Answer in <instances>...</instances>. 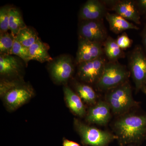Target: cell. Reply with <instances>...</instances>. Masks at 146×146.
I'll return each mask as SVG.
<instances>
[{
  "label": "cell",
  "instance_id": "13",
  "mask_svg": "<svg viewBox=\"0 0 146 146\" xmlns=\"http://www.w3.org/2000/svg\"><path fill=\"white\" fill-rule=\"evenodd\" d=\"M23 68L20 58L12 55H0V74L5 78L18 76Z\"/></svg>",
  "mask_w": 146,
  "mask_h": 146
},
{
  "label": "cell",
  "instance_id": "28",
  "mask_svg": "<svg viewBox=\"0 0 146 146\" xmlns=\"http://www.w3.org/2000/svg\"><path fill=\"white\" fill-rule=\"evenodd\" d=\"M143 42L146 50V26L144 29L143 33Z\"/></svg>",
  "mask_w": 146,
  "mask_h": 146
},
{
  "label": "cell",
  "instance_id": "6",
  "mask_svg": "<svg viewBox=\"0 0 146 146\" xmlns=\"http://www.w3.org/2000/svg\"><path fill=\"white\" fill-rule=\"evenodd\" d=\"M129 68L137 91L146 85V55L140 46L129 55Z\"/></svg>",
  "mask_w": 146,
  "mask_h": 146
},
{
  "label": "cell",
  "instance_id": "12",
  "mask_svg": "<svg viewBox=\"0 0 146 146\" xmlns=\"http://www.w3.org/2000/svg\"><path fill=\"white\" fill-rule=\"evenodd\" d=\"M110 108L106 101H99L89 109L86 120L91 124L105 125L111 117Z\"/></svg>",
  "mask_w": 146,
  "mask_h": 146
},
{
  "label": "cell",
  "instance_id": "16",
  "mask_svg": "<svg viewBox=\"0 0 146 146\" xmlns=\"http://www.w3.org/2000/svg\"><path fill=\"white\" fill-rule=\"evenodd\" d=\"M105 16L110 29L116 34L122 32L126 30L139 29V27L136 25L129 22L116 13H107Z\"/></svg>",
  "mask_w": 146,
  "mask_h": 146
},
{
  "label": "cell",
  "instance_id": "15",
  "mask_svg": "<svg viewBox=\"0 0 146 146\" xmlns=\"http://www.w3.org/2000/svg\"><path fill=\"white\" fill-rule=\"evenodd\" d=\"M63 91L66 103L71 111L79 117L84 116L86 110L81 98L68 86L64 87Z\"/></svg>",
  "mask_w": 146,
  "mask_h": 146
},
{
  "label": "cell",
  "instance_id": "4",
  "mask_svg": "<svg viewBox=\"0 0 146 146\" xmlns=\"http://www.w3.org/2000/svg\"><path fill=\"white\" fill-rule=\"evenodd\" d=\"M74 126L81 138L84 145L90 146H108L117 136L107 131L99 129L84 123L77 119H74Z\"/></svg>",
  "mask_w": 146,
  "mask_h": 146
},
{
  "label": "cell",
  "instance_id": "23",
  "mask_svg": "<svg viewBox=\"0 0 146 146\" xmlns=\"http://www.w3.org/2000/svg\"><path fill=\"white\" fill-rule=\"evenodd\" d=\"M11 54L16 55L23 60L24 63L27 65L31 60L29 48L24 46L15 39L13 43Z\"/></svg>",
  "mask_w": 146,
  "mask_h": 146
},
{
  "label": "cell",
  "instance_id": "21",
  "mask_svg": "<svg viewBox=\"0 0 146 146\" xmlns=\"http://www.w3.org/2000/svg\"><path fill=\"white\" fill-rule=\"evenodd\" d=\"M75 89L78 95L88 104L94 105L96 104L97 96L94 89L86 84H76Z\"/></svg>",
  "mask_w": 146,
  "mask_h": 146
},
{
  "label": "cell",
  "instance_id": "29",
  "mask_svg": "<svg viewBox=\"0 0 146 146\" xmlns=\"http://www.w3.org/2000/svg\"><path fill=\"white\" fill-rule=\"evenodd\" d=\"M141 90L146 95V85L144 86L141 89Z\"/></svg>",
  "mask_w": 146,
  "mask_h": 146
},
{
  "label": "cell",
  "instance_id": "26",
  "mask_svg": "<svg viewBox=\"0 0 146 146\" xmlns=\"http://www.w3.org/2000/svg\"><path fill=\"white\" fill-rule=\"evenodd\" d=\"M138 9L143 13H146V0H139L136 3Z\"/></svg>",
  "mask_w": 146,
  "mask_h": 146
},
{
  "label": "cell",
  "instance_id": "2",
  "mask_svg": "<svg viewBox=\"0 0 146 146\" xmlns=\"http://www.w3.org/2000/svg\"><path fill=\"white\" fill-rule=\"evenodd\" d=\"M0 93L9 109L15 110L28 102L33 96L31 86L21 80H2L1 82Z\"/></svg>",
  "mask_w": 146,
  "mask_h": 146
},
{
  "label": "cell",
  "instance_id": "3",
  "mask_svg": "<svg viewBox=\"0 0 146 146\" xmlns=\"http://www.w3.org/2000/svg\"><path fill=\"white\" fill-rule=\"evenodd\" d=\"M106 102L114 114L121 116L138 104L133 99L131 87L128 82L108 91Z\"/></svg>",
  "mask_w": 146,
  "mask_h": 146
},
{
  "label": "cell",
  "instance_id": "24",
  "mask_svg": "<svg viewBox=\"0 0 146 146\" xmlns=\"http://www.w3.org/2000/svg\"><path fill=\"white\" fill-rule=\"evenodd\" d=\"M11 6L5 5L0 9V33L8 32L9 28V11Z\"/></svg>",
  "mask_w": 146,
  "mask_h": 146
},
{
  "label": "cell",
  "instance_id": "19",
  "mask_svg": "<svg viewBox=\"0 0 146 146\" xmlns=\"http://www.w3.org/2000/svg\"><path fill=\"white\" fill-rule=\"evenodd\" d=\"M27 27L21 11L18 9L11 7L9 11V28L11 33L15 36Z\"/></svg>",
  "mask_w": 146,
  "mask_h": 146
},
{
  "label": "cell",
  "instance_id": "17",
  "mask_svg": "<svg viewBox=\"0 0 146 146\" xmlns=\"http://www.w3.org/2000/svg\"><path fill=\"white\" fill-rule=\"evenodd\" d=\"M49 47L39 38L29 48L31 60H36L41 63L51 62L52 58L49 54Z\"/></svg>",
  "mask_w": 146,
  "mask_h": 146
},
{
  "label": "cell",
  "instance_id": "7",
  "mask_svg": "<svg viewBox=\"0 0 146 146\" xmlns=\"http://www.w3.org/2000/svg\"><path fill=\"white\" fill-rule=\"evenodd\" d=\"M49 70L53 79L56 83H66L74 73L72 58L67 55L60 56L50 62Z\"/></svg>",
  "mask_w": 146,
  "mask_h": 146
},
{
  "label": "cell",
  "instance_id": "14",
  "mask_svg": "<svg viewBox=\"0 0 146 146\" xmlns=\"http://www.w3.org/2000/svg\"><path fill=\"white\" fill-rule=\"evenodd\" d=\"M106 13L102 3L97 0H89L82 6L79 16L83 21H96L101 20Z\"/></svg>",
  "mask_w": 146,
  "mask_h": 146
},
{
  "label": "cell",
  "instance_id": "11",
  "mask_svg": "<svg viewBox=\"0 0 146 146\" xmlns=\"http://www.w3.org/2000/svg\"><path fill=\"white\" fill-rule=\"evenodd\" d=\"M112 9L116 13L126 20L132 21L137 25L141 24L140 12L132 1H111Z\"/></svg>",
  "mask_w": 146,
  "mask_h": 146
},
{
  "label": "cell",
  "instance_id": "18",
  "mask_svg": "<svg viewBox=\"0 0 146 146\" xmlns=\"http://www.w3.org/2000/svg\"><path fill=\"white\" fill-rule=\"evenodd\" d=\"M104 52L110 62L117 61L118 59L124 57V53L119 47L116 40L109 36L104 43Z\"/></svg>",
  "mask_w": 146,
  "mask_h": 146
},
{
  "label": "cell",
  "instance_id": "27",
  "mask_svg": "<svg viewBox=\"0 0 146 146\" xmlns=\"http://www.w3.org/2000/svg\"><path fill=\"white\" fill-rule=\"evenodd\" d=\"M63 146H82L80 144L67 139H64L63 140Z\"/></svg>",
  "mask_w": 146,
  "mask_h": 146
},
{
  "label": "cell",
  "instance_id": "5",
  "mask_svg": "<svg viewBox=\"0 0 146 146\" xmlns=\"http://www.w3.org/2000/svg\"><path fill=\"white\" fill-rule=\"evenodd\" d=\"M130 72L117 61L106 63L101 76L97 82L101 91H108L127 82Z\"/></svg>",
  "mask_w": 146,
  "mask_h": 146
},
{
  "label": "cell",
  "instance_id": "25",
  "mask_svg": "<svg viewBox=\"0 0 146 146\" xmlns=\"http://www.w3.org/2000/svg\"><path fill=\"white\" fill-rule=\"evenodd\" d=\"M116 41L118 46L122 50L129 48L132 44V40L125 33H124L118 36Z\"/></svg>",
  "mask_w": 146,
  "mask_h": 146
},
{
  "label": "cell",
  "instance_id": "30",
  "mask_svg": "<svg viewBox=\"0 0 146 146\" xmlns=\"http://www.w3.org/2000/svg\"><path fill=\"white\" fill-rule=\"evenodd\" d=\"M134 146L130 145V146Z\"/></svg>",
  "mask_w": 146,
  "mask_h": 146
},
{
  "label": "cell",
  "instance_id": "20",
  "mask_svg": "<svg viewBox=\"0 0 146 146\" xmlns=\"http://www.w3.org/2000/svg\"><path fill=\"white\" fill-rule=\"evenodd\" d=\"M15 39L24 46L29 48L39 38L34 29L27 27L21 30L15 35Z\"/></svg>",
  "mask_w": 146,
  "mask_h": 146
},
{
  "label": "cell",
  "instance_id": "22",
  "mask_svg": "<svg viewBox=\"0 0 146 146\" xmlns=\"http://www.w3.org/2000/svg\"><path fill=\"white\" fill-rule=\"evenodd\" d=\"M15 36L8 32L0 33V55H12Z\"/></svg>",
  "mask_w": 146,
  "mask_h": 146
},
{
  "label": "cell",
  "instance_id": "1",
  "mask_svg": "<svg viewBox=\"0 0 146 146\" xmlns=\"http://www.w3.org/2000/svg\"><path fill=\"white\" fill-rule=\"evenodd\" d=\"M114 129L121 146L139 143L146 137V115L127 113L115 122Z\"/></svg>",
  "mask_w": 146,
  "mask_h": 146
},
{
  "label": "cell",
  "instance_id": "9",
  "mask_svg": "<svg viewBox=\"0 0 146 146\" xmlns=\"http://www.w3.org/2000/svg\"><path fill=\"white\" fill-rule=\"evenodd\" d=\"M78 32L80 38L92 42L102 43L107 38L106 29L101 20L83 21Z\"/></svg>",
  "mask_w": 146,
  "mask_h": 146
},
{
  "label": "cell",
  "instance_id": "8",
  "mask_svg": "<svg viewBox=\"0 0 146 146\" xmlns=\"http://www.w3.org/2000/svg\"><path fill=\"white\" fill-rule=\"evenodd\" d=\"M107 62L104 56L94 60L78 64V74L79 77L85 82L97 83L101 76Z\"/></svg>",
  "mask_w": 146,
  "mask_h": 146
},
{
  "label": "cell",
  "instance_id": "10",
  "mask_svg": "<svg viewBox=\"0 0 146 146\" xmlns=\"http://www.w3.org/2000/svg\"><path fill=\"white\" fill-rule=\"evenodd\" d=\"M104 54L101 43L80 38L76 62L79 64L94 60L102 56Z\"/></svg>",
  "mask_w": 146,
  "mask_h": 146
}]
</instances>
